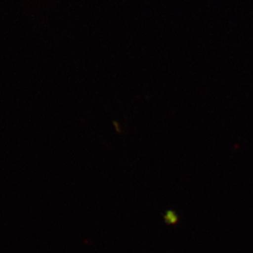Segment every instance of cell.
I'll use <instances>...</instances> for the list:
<instances>
[{
  "mask_svg": "<svg viewBox=\"0 0 253 253\" xmlns=\"http://www.w3.org/2000/svg\"><path fill=\"white\" fill-rule=\"evenodd\" d=\"M164 220L165 222L169 225H176L179 221V216L174 211L169 210L166 212L164 215Z\"/></svg>",
  "mask_w": 253,
  "mask_h": 253,
  "instance_id": "cell-1",
  "label": "cell"
}]
</instances>
